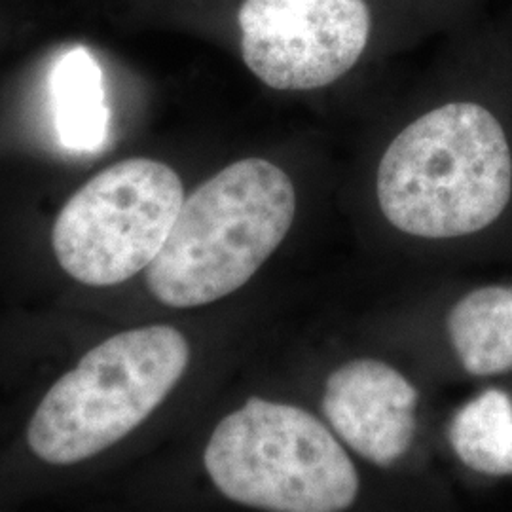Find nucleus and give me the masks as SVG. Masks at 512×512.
Returning <instances> with one entry per match:
<instances>
[{
  "mask_svg": "<svg viewBox=\"0 0 512 512\" xmlns=\"http://www.w3.org/2000/svg\"><path fill=\"white\" fill-rule=\"evenodd\" d=\"M385 219L418 238H461L494 224L511 202L512 154L499 120L476 103L423 114L378 167Z\"/></svg>",
  "mask_w": 512,
  "mask_h": 512,
  "instance_id": "1",
  "label": "nucleus"
},
{
  "mask_svg": "<svg viewBox=\"0 0 512 512\" xmlns=\"http://www.w3.org/2000/svg\"><path fill=\"white\" fill-rule=\"evenodd\" d=\"M294 211V186L281 167L260 158L224 167L181 205L147 266L150 293L169 308L236 293L287 238Z\"/></svg>",
  "mask_w": 512,
  "mask_h": 512,
  "instance_id": "2",
  "label": "nucleus"
},
{
  "mask_svg": "<svg viewBox=\"0 0 512 512\" xmlns=\"http://www.w3.org/2000/svg\"><path fill=\"white\" fill-rule=\"evenodd\" d=\"M188 361L186 338L167 325L112 336L90 349L38 404L27 429L31 450L52 465L101 454L164 403Z\"/></svg>",
  "mask_w": 512,
  "mask_h": 512,
  "instance_id": "3",
  "label": "nucleus"
},
{
  "mask_svg": "<svg viewBox=\"0 0 512 512\" xmlns=\"http://www.w3.org/2000/svg\"><path fill=\"white\" fill-rule=\"evenodd\" d=\"M203 463L228 499L262 511H346L359 494L357 469L330 429L256 397L215 427Z\"/></svg>",
  "mask_w": 512,
  "mask_h": 512,
  "instance_id": "4",
  "label": "nucleus"
},
{
  "mask_svg": "<svg viewBox=\"0 0 512 512\" xmlns=\"http://www.w3.org/2000/svg\"><path fill=\"white\" fill-rule=\"evenodd\" d=\"M183 202V183L169 165L148 158L110 165L57 215L55 258L84 285L124 283L160 253Z\"/></svg>",
  "mask_w": 512,
  "mask_h": 512,
  "instance_id": "5",
  "label": "nucleus"
},
{
  "mask_svg": "<svg viewBox=\"0 0 512 512\" xmlns=\"http://www.w3.org/2000/svg\"><path fill=\"white\" fill-rule=\"evenodd\" d=\"M241 55L266 86H329L359 61L370 37L365 0H243Z\"/></svg>",
  "mask_w": 512,
  "mask_h": 512,
  "instance_id": "6",
  "label": "nucleus"
},
{
  "mask_svg": "<svg viewBox=\"0 0 512 512\" xmlns=\"http://www.w3.org/2000/svg\"><path fill=\"white\" fill-rule=\"evenodd\" d=\"M418 391L393 366L355 359L327 380L323 412L336 435L361 458L389 467L410 448Z\"/></svg>",
  "mask_w": 512,
  "mask_h": 512,
  "instance_id": "7",
  "label": "nucleus"
},
{
  "mask_svg": "<svg viewBox=\"0 0 512 512\" xmlns=\"http://www.w3.org/2000/svg\"><path fill=\"white\" fill-rule=\"evenodd\" d=\"M59 143L78 154H93L109 137V107L103 71L86 48L76 46L61 55L50 76Z\"/></svg>",
  "mask_w": 512,
  "mask_h": 512,
  "instance_id": "8",
  "label": "nucleus"
},
{
  "mask_svg": "<svg viewBox=\"0 0 512 512\" xmlns=\"http://www.w3.org/2000/svg\"><path fill=\"white\" fill-rule=\"evenodd\" d=\"M448 334L473 376L512 370V287L492 285L465 294L448 313Z\"/></svg>",
  "mask_w": 512,
  "mask_h": 512,
  "instance_id": "9",
  "label": "nucleus"
},
{
  "mask_svg": "<svg viewBox=\"0 0 512 512\" xmlns=\"http://www.w3.org/2000/svg\"><path fill=\"white\" fill-rule=\"evenodd\" d=\"M450 444L469 469L490 476L512 475V399L488 389L454 416Z\"/></svg>",
  "mask_w": 512,
  "mask_h": 512,
  "instance_id": "10",
  "label": "nucleus"
}]
</instances>
